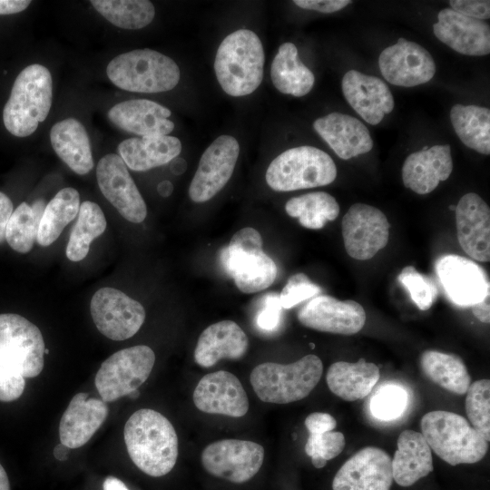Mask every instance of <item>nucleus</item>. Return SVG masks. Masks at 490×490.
<instances>
[{
  "label": "nucleus",
  "mask_w": 490,
  "mask_h": 490,
  "mask_svg": "<svg viewBox=\"0 0 490 490\" xmlns=\"http://www.w3.org/2000/svg\"><path fill=\"white\" fill-rule=\"evenodd\" d=\"M127 452L133 464L153 477L167 475L178 457V436L161 413L148 408L135 411L123 430Z\"/></svg>",
  "instance_id": "nucleus-1"
},
{
  "label": "nucleus",
  "mask_w": 490,
  "mask_h": 490,
  "mask_svg": "<svg viewBox=\"0 0 490 490\" xmlns=\"http://www.w3.org/2000/svg\"><path fill=\"white\" fill-rule=\"evenodd\" d=\"M265 54L259 36L248 29L228 34L218 47L214 71L222 90L234 97L253 93L263 79Z\"/></svg>",
  "instance_id": "nucleus-2"
},
{
  "label": "nucleus",
  "mask_w": 490,
  "mask_h": 490,
  "mask_svg": "<svg viewBox=\"0 0 490 490\" xmlns=\"http://www.w3.org/2000/svg\"><path fill=\"white\" fill-rule=\"evenodd\" d=\"M53 80L49 70L33 64L21 71L3 110L6 130L17 137L33 134L50 112Z\"/></svg>",
  "instance_id": "nucleus-3"
},
{
  "label": "nucleus",
  "mask_w": 490,
  "mask_h": 490,
  "mask_svg": "<svg viewBox=\"0 0 490 490\" xmlns=\"http://www.w3.org/2000/svg\"><path fill=\"white\" fill-rule=\"evenodd\" d=\"M420 426L430 449L451 466L474 464L486 455L488 442L460 415L431 411L424 415Z\"/></svg>",
  "instance_id": "nucleus-4"
},
{
  "label": "nucleus",
  "mask_w": 490,
  "mask_h": 490,
  "mask_svg": "<svg viewBox=\"0 0 490 490\" xmlns=\"http://www.w3.org/2000/svg\"><path fill=\"white\" fill-rule=\"evenodd\" d=\"M322 372L321 359L309 354L288 365L274 362L258 365L250 373V384L261 401L288 404L307 397Z\"/></svg>",
  "instance_id": "nucleus-5"
},
{
  "label": "nucleus",
  "mask_w": 490,
  "mask_h": 490,
  "mask_svg": "<svg viewBox=\"0 0 490 490\" xmlns=\"http://www.w3.org/2000/svg\"><path fill=\"white\" fill-rule=\"evenodd\" d=\"M110 81L120 89L135 93H162L173 89L181 73L169 56L144 48L121 54L107 65Z\"/></svg>",
  "instance_id": "nucleus-6"
},
{
  "label": "nucleus",
  "mask_w": 490,
  "mask_h": 490,
  "mask_svg": "<svg viewBox=\"0 0 490 490\" xmlns=\"http://www.w3.org/2000/svg\"><path fill=\"white\" fill-rule=\"evenodd\" d=\"M337 167L324 151L312 146L288 149L277 156L266 172L268 185L277 191H291L330 184Z\"/></svg>",
  "instance_id": "nucleus-7"
},
{
  "label": "nucleus",
  "mask_w": 490,
  "mask_h": 490,
  "mask_svg": "<svg viewBox=\"0 0 490 490\" xmlns=\"http://www.w3.org/2000/svg\"><path fill=\"white\" fill-rule=\"evenodd\" d=\"M260 232L250 227L235 232L222 252L225 270L243 293H256L269 288L277 277V266L262 250Z\"/></svg>",
  "instance_id": "nucleus-8"
},
{
  "label": "nucleus",
  "mask_w": 490,
  "mask_h": 490,
  "mask_svg": "<svg viewBox=\"0 0 490 490\" xmlns=\"http://www.w3.org/2000/svg\"><path fill=\"white\" fill-rule=\"evenodd\" d=\"M155 362L153 350L145 345L121 349L105 359L95 377V387L104 402L127 396L149 377Z\"/></svg>",
  "instance_id": "nucleus-9"
},
{
  "label": "nucleus",
  "mask_w": 490,
  "mask_h": 490,
  "mask_svg": "<svg viewBox=\"0 0 490 490\" xmlns=\"http://www.w3.org/2000/svg\"><path fill=\"white\" fill-rule=\"evenodd\" d=\"M201 460L210 475L241 484L260 471L264 460V448L252 441L223 439L208 445Z\"/></svg>",
  "instance_id": "nucleus-10"
},
{
  "label": "nucleus",
  "mask_w": 490,
  "mask_h": 490,
  "mask_svg": "<svg viewBox=\"0 0 490 490\" xmlns=\"http://www.w3.org/2000/svg\"><path fill=\"white\" fill-rule=\"evenodd\" d=\"M90 310L97 329L117 341L132 338L145 319V309L140 302L111 287L93 294Z\"/></svg>",
  "instance_id": "nucleus-11"
},
{
  "label": "nucleus",
  "mask_w": 490,
  "mask_h": 490,
  "mask_svg": "<svg viewBox=\"0 0 490 490\" xmlns=\"http://www.w3.org/2000/svg\"><path fill=\"white\" fill-rule=\"evenodd\" d=\"M390 224L377 208L355 203L346 212L341 230L347 253L353 259L367 260L386 247Z\"/></svg>",
  "instance_id": "nucleus-12"
},
{
  "label": "nucleus",
  "mask_w": 490,
  "mask_h": 490,
  "mask_svg": "<svg viewBox=\"0 0 490 490\" xmlns=\"http://www.w3.org/2000/svg\"><path fill=\"white\" fill-rule=\"evenodd\" d=\"M0 348L24 377H37L44 365V341L40 329L25 318L0 314Z\"/></svg>",
  "instance_id": "nucleus-13"
},
{
  "label": "nucleus",
  "mask_w": 490,
  "mask_h": 490,
  "mask_svg": "<svg viewBox=\"0 0 490 490\" xmlns=\"http://www.w3.org/2000/svg\"><path fill=\"white\" fill-rule=\"evenodd\" d=\"M239 153L240 145L233 136L215 139L200 159L189 187L191 200L201 203L213 198L230 179Z\"/></svg>",
  "instance_id": "nucleus-14"
},
{
  "label": "nucleus",
  "mask_w": 490,
  "mask_h": 490,
  "mask_svg": "<svg viewBox=\"0 0 490 490\" xmlns=\"http://www.w3.org/2000/svg\"><path fill=\"white\" fill-rule=\"evenodd\" d=\"M96 177L103 195L120 215L133 223L144 220L146 203L118 154H107L98 162Z\"/></svg>",
  "instance_id": "nucleus-15"
},
{
  "label": "nucleus",
  "mask_w": 490,
  "mask_h": 490,
  "mask_svg": "<svg viewBox=\"0 0 490 490\" xmlns=\"http://www.w3.org/2000/svg\"><path fill=\"white\" fill-rule=\"evenodd\" d=\"M378 66L388 83L403 87L426 83L436 74V64L430 53L405 38H399L397 44L381 52Z\"/></svg>",
  "instance_id": "nucleus-16"
},
{
  "label": "nucleus",
  "mask_w": 490,
  "mask_h": 490,
  "mask_svg": "<svg viewBox=\"0 0 490 490\" xmlns=\"http://www.w3.org/2000/svg\"><path fill=\"white\" fill-rule=\"evenodd\" d=\"M298 319L303 326L318 331L348 336L363 328L366 312L357 301L318 295L299 310Z\"/></svg>",
  "instance_id": "nucleus-17"
},
{
  "label": "nucleus",
  "mask_w": 490,
  "mask_h": 490,
  "mask_svg": "<svg viewBox=\"0 0 490 490\" xmlns=\"http://www.w3.org/2000/svg\"><path fill=\"white\" fill-rule=\"evenodd\" d=\"M439 281L456 305L472 307L490 292V284L482 267L465 257L448 254L436 262Z\"/></svg>",
  "instance_id": "nucleus-18"
},
{
  "label": "nucleus",
  "mask_w": 490,
  "mask_h": 490,
  "mask_svg": "<svg viewBox=\"0 0 490 490\" xmlns=\"http://www.w3.org/2000/svg\"><path fill=\"white\" fill-rule=\"evenodd\" d=\"M393 482L392 463L384 450L361 448L338 469L332 490H390Z\"/></svg>",
  "instance_id": "nucleus-19"
},
{
  "label": "nucleus",
  "mask_w": 490,
  "mask_h": 490,
  "mask_svg": "<svg viewBox=\"0 0 490 490\" xmlns=\"http://www.w3.org/2000/svg\"><path fill=\"white\" fill-rule=\"evenodd\" d=\"M196 407L205 413L240 417L249 410L247 394L238 377L228 371L211 372L193 391Z\"/></svg>",
  "instance_id": "nucleus-20"
},
{
  "label": "nucleus",
  "mask_w": 490,
  "mask_h": 490,
  "mask_svg": "<svg viewBox=\"0 0 490 490\" xmlns=\"http://www.w3.org/2000/svg\"><path fill=\"white\" fill-rule=\"evenodd\" d=\"M458 242L472 259L487 262L490 260V209L476 193L462 196L456 207Z\"/></svg>",
  "instance_id": "nucleus-21"
},
{
  "label": "nucleus",
  "mask_w": 490,
  "mask_h": 490,
  "mask_svg": "<svg viewBox=\"0 0 490 490\" xmlns=\"http://www.w3.org/2000/svg\"><path fill=\"white\" fill-rule=\"evenodd\" d=\"M433 31L442 43L459 54L481 56L490 53V27L483 20L445 8L438 13Z\"/></svg>",
  "instance_id": "nucleus-22"
},
{
  "label": "nucleus",
  "mask_w": 490,
  "mask_h": 490,
  "mask_svg": "<svg viewBox=\"0 0 490 490\" xmlns=\"http://www.w3.org/2000/svg\"><path fill=\"white\" fill-rule=\"evenodd\" d=\"M341 87L347 102L369 124H378L394 109L390 89L376 76L349 70L342 78Z\"/></svg>",
  "instance_id": "nucleus-23"
},
{
  "label": "nucleus",
  "mask_w": 490,
  "mask_h": 490,
  "mask_svg": "<svg viewBox=\"0 0 490 490\" xmlns=\"http://www.w3.org/2000/svg\"><path fill=\"white\" fill-rule=\"evenodd\" d=\"M313 128L343 160H348L371 151L373 141L362 122L348 114L331 113L318 118Z\"/></svg>",
  "instance_id": "nucleus-24"
},
{
  "label": "nucleus",
  "mask_w": 490,
  "mask_h": 490,
  "mask_svg": "<svg viewBox=\"0 0 490 490\" xmlns=\"http://www.w3.org/2000/svg\"><path fill=\"white\" fill-rule=\"evenodd\" d=\"M172 112L147 99H132L113 105L108 111L109 120L120 129L143 136L167 135L174 129L168 118Z\"/></svg>",
  "instance_id": "nucleus-25"
},
{
  "label": "nucleus",
  "mask_w": 490,
  "mask_h": 490,
  "mask_svg": "<svg viewBox=\"0 0 490 490\" xmlns=\"http://www.w3.org/2000/svg\"><path fill=\"white\" fill-rule=\"evenodd\" d=\"M108 415L106 402L76 394L64 412L59 425L60 441L71 449L85 445L104 422Z\"/></svg>",
  "instance_id": "nucleus-26"
},
{
  "label": "nucleus",
  "mask_w": 490,
  "mask_h": 490,
  "mask_svg": "<svg viewBox=\"0 0 490 490\" xmlns=\"http://www.w3.org/2000/svg\"><path fill=\"white\" fill-rule=\"evenodd\" d=\"M453 170L451 148L448 144L435 145L407 157L402 167L405 187L417 194L433 191L440 181H446Z\"/></svg>",
  "instance_id": "nucleus-27"
},
{
  "label": "nucleus",
  "mask_w": 490,
  "mask_h": 490,
  "mask_svg": "<svg viewBox=\"0 0 490 490\" xmlns=\"http://www.w3.org/2000/svg\"><path fill=\"white\" fill-rule=\"evenodd\" d=\"M248 348L249 339L242 328L232 320H221L201 333L194 349V359L202 368H211L222 358H242Z\"/></svg>",
  "instance_id": "nucleus-28"
},
{
  "label": "nucleus",
  "mask_w": 490,
  "mask_h": 490,
  "mask_svg": "<svg viewBox=\"0 0 490 490\" xmlns=\"http://www.w3.org/2000/svg\"><path fill=\"white\" fill-rule=\"evenodd\" d=\"M391 463L393 480L404 487L414 485L434 469L427 442L421 433L410 429L399 435Z\"/></svg>",
  "instance_id": "nucleus-29"
},
{
  "label": "nucleus",
  "mask_w": 490,
  "mask_h": 490,
  "mask_svg": "<svg viewBox=\"0 0 490 490\" xmlns=\"http://www.w3.org/2000/svg\"><path fill=\"white\" fill-rule=\"evenodd\" d=\"M181 152V142L171 135L129 138L118 145V155L128 168L145 172L172 162Z\"/></svg>",
  "instance_id": "nucleus-30"
},
{
  "label": "nucleus",
  "mask_w": 490,
  "mask_h": 490,
  "mask_svg": "<svg viewBox=\"0 0 490 490\" xmlns=\"http://www.w3.org/2000/svg\"><path fill=\"white\" fill-rule=\"evenodd\" d=\"M50 141L55 153L75 173L84 175L93 168L89 135L78 120L57 122L51 129Z\"/></svg>",
  "instance_id": "nucleus-31"
},
{
  "label": "nucleus",
  "mask_w": 490,
  "mask_h": 490,
  "mask_svg": "<svg viewBox=\"0 0 490 490\" xmlns=\"http://www.w3.org/2000/svg\"><path fill=\"white\" fill-rule=\"evenodd\" d=\"M379 379V369L360 358L355 363L338 361L330 365L326 381L330 391L346 401L366 397Z\"/></svg>",
  "instance_id": "nucleus-32"
},
{
  "label": "nucleus",
  "mask_w": 490,
  "mask_h": 490,
  "mask_svg": "<svg viewBox=\"0 0 490 490\" xmlns=\"http://www.w3.org/2000/svg\"><path fill=\"white\" fill-rule=\"evenodd\" d=\"M270 77L280 93L296 97L309 93L315 83L313 73L299 60L298 49L290 42L279 47L271 64Z\"/></svg>",
  "instance_id": "nucleus-33"
},
{
  "label": "nucleus",
  "mask_w": 490,
  "mask_h": 490,
  "mask_svg": "<svg viewBox=\"0 0 490 490\" xmlns=\"http://www.w3.org/2000/svg\"><path fill=\"white\" fill-rule=\"evenodd\" d=\"M420 366L431 381L454 394L464 395L471 384L467 368L457 355L426 350L420 357Z\"/></svg>",
  "instance_id": "nucleus-34"
},
{
  "label": "nucleus",
  "mask_w": 490,
  "mask_h": 490,
  "mask_svg": "<svg viewBox=\"0 0 490 490\" xmlns=\"http://www.w3.org/2000/svg\"><path fill=\"white\" fill-rule=\"evenodd\" d=\"M450 121L461 142L475 152L490 153V110L477 105L456 104Z\"/></svg>",
  "instance_id": "nucleus-35"
},
{
  "label": "nucleus",
  "mask_w": 490,
  "mask_h": 490,
  "mask_svg": "<svg viewBox=\"0 0 490 490\" xmlns=\"http://www.w3.org/2000/svg\"><path fill=\"white\" fill-rule=\"evenodd\" d=\"M80 205V195L75 189L60 190L45 206L38 227V244L46 247L54 243L78 215Z\"/></svg>",
  "instance_id": "nucleus-36"
},
{
  "label": "nucleus",
  "mask_w": 490,
  "mask_h": 490,
  "mask_svg": "<svg viewBox=\"0 0 490 490\" xmlns=\"http://www.w3.org/2000/svg\"><path fill=\"white\" fill-rule=\"evenodd\" d=\"M285 211L289 216L298 218L303 227L319 230L338 216L339 205L329 193L315 191L290 198Z\"/></svg>",
  "instance_id": "nucleus-37"
},
{
  "label": "nucleus",
  "mask_w": 490,
  "mask_h": 490,
  "mask_svg": "<svg viewBox=\"0 0 490 490\" xmlns=\"http://www.w3.org/2000/svg\"><path fill=\"white\" fill-rule=\"evenodd\" d=\"M77 220L72 229L66 247V257L71 261L83 260L92 241L106 229L105 216L98 204L85 201L80 205Z\"/></svg>",
  "instance_id": "nucleus-38"
},
{
  "label": "nucleus",
  "mask_w": 490,
  "mask_h": 490,
  "mask_svg": "<svg viewBox=\"0 0 490 490\" xmlns=\"http://www.w3.org/2000/svg\"><path fill=\"white\" fill-rule=\"evenodd\" d=\"M91 4L106 20L123 29L143 28L155 15L152 3L147 0H92Z\"/></svg>",
  "instance_id": "nucleus-39"
},
{
  "label": "nucleus",
  "mask_w": 490,
  "mask_h": 490,
  "mask_svg": "<svg viewBox=\"0 0 490 490\" xmlns=\"http://www.w3.org/2000/svg\"><path fill=\"white\" fill-rule=\"evenodd\" d=\"M39 223L32 207L25 201L20 203L8 221L5 240L14 250L29 252L36 240Z\"/></svg>",
  "instance_id": "nucleus-40"
},
{
  "label": "nucleus",
  "mask_w": 490,
  "mask_h": 490,
  "mask_svg": "<svg viewBox=\"0 0 490 490\" xmlns=\"http://www.w3.org/2000/svg\"><path fill=\"white\" fill-rule=\"evenodd\" d=\"M466 412L472 426L490 440V381L480 379L470 384L466 397Z\"/></svg>",
  "instance_id": "nucleus-41"
},
{
  "label": "nucleus",
  "mask_w": 490,
  "mask_h": 490,
  "mask_svg": "<svg viewBox=\"0 0 490 490\" xmlns=\"http://www.w3.org/2000/svg\"><path fill=\"white\" fill-rule=\"evenodd\" d=\"M408 394L405 388L396 384L381 386L369 402L371 414L382 421L398 418L407 409Z\"/></svg>",
  "instance_id": "nucleus-42"
},
{
  "label": "nucleus",
  "mask_w": 490,
  "mask_h": 490,
  "mask_svg": "<svg viewBox=\"0 0 490 490\" xmlns=\"http://www.w3.org/2000/svg\"><path fill=\"white\" fill-rule=\"evenodd\" d=\"M397 279L419 309L427 310L431 308L436 299L437 289L430 277L418 272L413 266H407Z\"/></svg>",
  "instance_id": "nucleus-43"
},
{
  "label": "nucleus",
  "mask_w": 490,
  "mask_h": 490,
  "mask_svg": "<svg viewBox=\"0 0 490 490\" xmlns=\"http://www.w3.org/2000/svg\"><path fill=\"white\" fill-rule=\"evenodd\" d=\"M346 445L341 432L328 431L319 435H309L305 445V452L311 458L316 468H322L328 460L338 456Z\"/></svg>",
  "instance_id": "nucleus-44"
},
{
  "label": "nucleus",
  "mask_w": 490,
  "mask_h": 490,
  "mask_svg": "<svg viewBox=\"0 0 490 490\" xmlns=\"http://www.w3.org/2000/svg\"><path fill=\"white\" fill-rule=\"evenodd\" d=\"M321 292L319 286L312 282L304 273L289 277L279 294L282 309H288L297 304L318 296Z\"/></svg>",
  "instance_id": "nucleus-45"
},
{
  "label": "nucleus",
  "mask_w": 490,
  "mask_h": 490,
  "mask_svg": "<svg viewBox=\"0 0 490 490\" xmlns=\"http://www.w3.org/2000/svg\"><path fill=\"white\" fill-rule=\"evenodd\" d=\"M25 387L14 361L0 348V401L11 402L19 398Z\"/></svg>",
  "instance_id": "nucleus-46"
},
{
  "label": "nucleus",
  "mask_w": 490,
  "mask_h": 490,
  "mask_svg": "<svg viewBox=\"0 0 490 490\" xmlns=\"http://www.w3.org/2000/svg\"><path fill=\"white\" fill-rule=\"evenodd\" d=\"M281 309L279 295L277 293L266 294L263 306L256 318L259 328L264 331L276 329L281 320Z\"/></svg>",
  "instance_id": "nucleus-47"
},
{
  "label": "nucleus",
  "mask_w": 490,
  "mask_h": 490,
  "mask_svg": "<svg viewBox=\"0 0 490 490\" xmlns=\"http://www.w3.org/2000/svg\"><path fill=\"white\" fill-rule=\"evenodd\" d=\"M451 9L468 17L484 20L490 16L488 0H451Z\"/></svg>",
  "instance_id": "nucleus-48"
},
{
  "label": "nucleus",
  "mask_w": 490,
  "mask_h": 490,
  "mask_svg": "<svg viewBox=\"0 0 490 490\" xmlns=\"http://www.w3.org/2000/svg\"><path fill=\"white\" fill-rule=\"evenodd\" d=\"M309 435H319L333 431L337 426L336 419L330 414L315 412L309 415L305 421Z\"/></svg>",
  "instance_id": "nucleus-49"
},
{
  "label": "nucleus",
  "mask_w": 490,
  "mask_h": 490,
  "mask_svg": "<svg viewBox=\"0 0 490 490\" xmlns=\"http://www.w3.org/2000/svg\"><path fill=\"white\" fill-rule=\"evenodd\" d=\"M293 3L308 10L318 11L320 13H334L346 7L351 3L349 0H295Z\"/></svg>",
  "instance_id": "nucleus-50"
},
{
  "label": "nucleus",
  "mask_w": 490,
  "mask_h": 490,
  "mask_svg": "<svg viewBox=\"0 0 490 490\" xmlns=\"http://www.w3.org/2000/svg\"><path fill=\"white\" fill-rule=\"evenodd\" d=\"M13 213V203L9 197L0 191V244L5 240V230Z\"/></svg>",
  "instance_id": "nucleus-51"
},
{
  "label": "nucleus",
  "mask_w": 490,
  "mask_h": 490,
  "mask_svg": "<svg viewBox=\"0 0 490 490\" xmlns=\"http://www.w3.org/2000/svg\"><path fill=\"white\" fill-rule=\"evenodd\" d=\"M472 312L475 317L485 324L490 322V292L484 299L472 306Z\"/></svg>",
  "instance_id": "nucleus-52"
},
{
  "label": "nucleus",
  "mask_w": 490,
  "mask_h": 490,
  "mask_svg": "<svg viewBox=\"0 0 490 490\" xmlns=\"http://www.w3.org/2000/svg\"><path fill=\"white\" fill-rule=\"evenodd\" d=\"M29 0H0V15L17 14L28 7Z\"/></svg>",
  "instance_id": "nucleus-53"
},
{
  "label": "nucleus",
  "mask_w": 490,
  "mask_h": 490,
  "mask_svg": "<svg viewBox=\"0 0 490 490\" xmlns=\"http://www.w3.org/2000/svg\"><path fill=\"white\" fill-rule=\"evenodd\" d=\"M103 488V490H129L122 480L114 476L106 477Z\"/></svg>",
  "instance_id": "nucleus-54"
},
{
  "label": "nucleus",
  "mask_w": 490,
  "mask_h": 490,
  "mask_svg": "<svg viewBox=\"0 0 490 490\" xmlns=\"http://www.w3.org/2000/svg\"><path fill=\"white\" fill-rule=\"evenodd\" d=\"M187 162L181 157H176L171 162V172L175 175H180L186 171Z\"/></svg>",
  "instance_id": "nucleus-55"
},
{
  "label": "nucleus",
  "mask_w": 490,
  "mask_h": 490,
  "mask_svg": "<svg viewBox=\"0 0 490 490\" xmlns=\"http://www.w3.org/2000/svg\"><path fill=\"white\" fill-rule=\"evenodd\" d=\"M70 449L68 446L64 444H58L54 449V456L59 461H64L68 458L70 454Z\"/></svg>",
  "instance_id": "nucleus-56"
},
{
  "label": "nucleus",
  "mask_w": 490,
  "mask_h": 490,
  "mask_svg": "<svg viewBox=\"0 0 490 490\" xmlns=\"http://www.w3.org/2000/svg\"><path fill=\"white\" fill-rule=\"evenodd\" d=\"M159 194L162 197H169L173 191L172 183L167 180L161 181L157 186Z\"/></svg>",
  "instance_id": "nucleus-57"
},
{
  "label": "nucleus",
  "mask_w": 490,
  "mask_h": 490,
  "mask_svg": "<svg viewBox=\"0 0 490 490\" xmlns=\"http://www.w3.org/2000/svg\"><path fill=\"white\" fill-rule=\"evenodd\" d=\"M0 490H10V483L7 474L0 464Z\"/></svg>",
  "instance_id": "nucleus-58"
},
{
  "label": "nucleus",
  "mask_w": 490,
  "mask_h": 490,
  "mask_svg": "<svg viewBox=\"0 0 490 490\" xmlns=\"http://www.w3.org/2000/svg\"><path fill=\"white\" fill-rule=\"evenodd\" d=\"M139 395H140V392L138 390H135L132 392L131 394H129L128 396L132 398H136Z\"/></svg>",
  "instance_id": "nucleus-59"
},
{
  "label": "nucleus",
  "mask_w": 490,
  "mask_h": 490,
  "mask_svg": "<svg viewBox=\"0 0 490 490\" xmlns=\"http://www.w3.org/2000/svg\"><path fill=\"white\" fill-rule=\"evenodd\" d=\"M49 353V349L45 348L44 349V354H48Z\"/></svg>",
  "instance_id": "nucleus-60"
}]
</instances>
